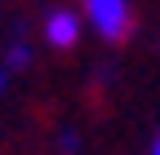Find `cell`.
I'll return each instance as SVG.
<instances>
[{
  "instance_id": "6da1fadb",
  "label": "cell",
  "mask_w": 160,
  "mask_h": 155,
  "mask_svg": "<svg viewBox=\"0 0 160 155\" xmlns=\"http://www.w3.org/2000/svg\"><path fill=\"white\" fill-rule=\"evenodd\" d=\"M85 13L98 27V35H107V40L129 35V0H85Z\"/></svg>"
},
{
  "instance_id": "7a4b0ae2",
  "label": "cell",
  "mask_w": 160,
  "mask_h": 155,
  "mask_svg": "<svg viewBox=\"0 0 160 155\" xmlns=\"http://www.w3.org/2000/svg\"><path fill=\"white\" fill-rule=\"evenodd\" d=\"M45 35H49L53 49H71V45L80 40V18H76L71 9H53V13L45 18Z\"/></svg>"
},
{
  "instance_id": "3957f363",
  "label": "cell",
  "mask_w": 160,
  "mask_h": 155,
  "mask_svg": "<svg viewBox=\"0 0 160 155\" xmlns=\"http://www.w3.org/2000/svg\"><path fill=\"white\" fill-rule=\"evenodd\" d=\"M9 67H31V49L27 45H13L9 49Z\"/></svg>"
},
{
  "instance_id": "277c9868",
  "label": "cell",
  "mask_w": 160,
  "mask_h": 155,
  "mask_svg": "<svg viewBox=\"0 0 160 155\" xmlns=\"http://www.w3.org/2000/svg\"><path fill=\"white\" fill-rule=\"evenodd\" d=\"M5 84H9V71H5V67H0V93H5Z\"/></svg>"
},
{
  "instance_id": "5b68a950",
  "label": "cell",
  "mask_w": 160,
  "mask_h": 155,
  "mask_svg": "<svg viewBox=\"0 0 160 155\" xmlns=\"http://www.w3.org/2000/svg\"><path fill=\"white\" fill-rule=\"evenodd\" d=\"M151 155H160V138H156V146H151Z\"/></svg>"
}]
</instances>
